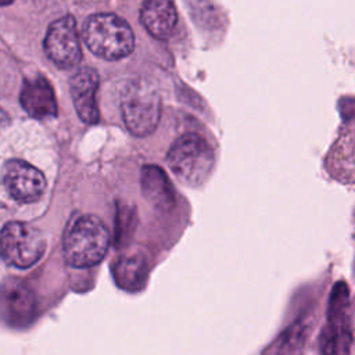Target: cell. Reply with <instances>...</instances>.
I'll return each instance as SVG.
<instances>
[{"label": "cell", "instance_id": "cell-2", "mask_svg": "<svg viewBox=\"0 0 355 355\" xmlns=\"http://www.w3.org/2000/svg\"><path fill=\"white\" fill-rule=\"evenodd\" d=\"M82 35L89 50L104 60L125 58L135 47V35L129 24L111 12L89 17Z\"/></svg>", "mask_w": 355, "mask_h": 355}, {"label": "cell", "instance_id": "cell-6", "mask_svg": "<svg viewBox=\"0 0 355 355\" xmlns=\"http://www.w3.org/2000/svg\"><path fill=\"white\" fill-rule=\"evenodd\" d=\"M348 306V288L337 283L331 291L327 308V322L320 336L322 355H349L352 333Z\"/></svg>", "mask_w": 355, "mask_h": 355}, {"label": "cell", "instance_id": "cell-1", "mask_svg": "<svg viewBox=\"0 0 355 355\" xmlns=\"http://www.w3.org/2000/svg\"><path fill=\"white\" fill-rule=\"evenodd\" d=\"M110 233L104 222L94 215L76 218L67 229L62 240L65 262L72 268H90L105 255Z\"/></svg>", "mask_w": 355, "mask_h": 355}, {"label": "cell", "instance_id": "cell-11", "mask_svg": "<svg viewBox=\"0 0 355 355\" xmlns=\"http://www.w3.org/2000/svg\"><path fill=\"white\" fill-rule=\"evenodd\" d=\"M3 309L6 320L12 326H24L36 311L33 293L24 283L10 282L3 287Z\"/></svg>", "mask_w": 355, "mask_h": 355}, {"label": "cell", "instance_id": "cell-12", "mask_svg": "<svg viewBox=\"0 0 355 355\" xmlns=\"http://www.w3.org/2000/svg\"><path fill=\"white\" fill-rule=\"evenodd\" d=\"M329 173L344 184H355V128L345 130L327 157Z\"/></svg>", "mask_w": 355, "mask_h": 355}, {"label": "cell", "instance_id": "cell-7", "mask_svg": "<svg viewBox=\"0 0 355 355\" xmlns=\"http://www.w3.org/2000/svg\"><path fill=\"white\" fill-rule=\"evenodd\" d=\"M44 51L60 68H72L80 61L82 50L73 17L65 15L49 26Z\"/></svg>", "mask_w": 355, "mask_h": 355}, {"label": "cell", "instance_id": "cell-3", "mask_svg": "<svg viewBox=\"0 0 355 355\" xmlns=\"http://www.w3.org/2000/svg\"><path fill=\"white\" fill-rule=\"evenodd\" d=\"M166 161L171 171L182 183L198 186L211 173L214 151L204 137L196 133H186L171 146Z\"/></svg>", "mask_w": 355, "mask_h": 355}, {"label": "cell", "instance_id": "cell-9", "mask_svg": "<svg viewBox=\"0 0 355 355\" xmlns=\"http://www.w3.org/2000/svg\"><path fill=\"white\" fill-rule=\"evenodd\" d=\"M98 89V75L93 68L78 69L71 80L69 90L79 118L89 125L98 122V108L96 103V93Z\"/></svg>", "mask_w": 355, "mask_h": 355}, {"label": "cell", "instance_id": "cell-8", "mask_svg": "<svg viewBox=\"0 0 355 355\" xmlns=\"http://www.w3.org/2000/svg\"><path fill=\"white\" fill-rule=\"evenodd\" d=\"M3 179L10 196L19 202L39 200L46 189L43 173L21 159H11L6 164Z\"/></svg>", "mask_w": 355, "mask_h": 355}, {"label": "cell", "instance_id": "cell-10", "mask_svg": "<svg viewBox=\"0 0 355 355\" xmlns=\"http://www.w3.org/2000/svg\"><path fill=\"white\" fill-rule=\"evenodd\" d=\"M19 101L32 118L44 119L57 115V101L53 87L43 76H35L24 82Z\"/></svg>", "mask_w": 355, "mask_h": 355}, {"label": "cell", "instance_id": "cell-5", "mask_svg": "<svg viewBox=\"0 0 355 355\" xmlns=\"http://www.w3.org/2000/svg\"><path fill=\"white\" fill-rule=\"evenodd\" d=\"M1 258L6 263L26 269L35 265L46 251L43 233L25 222H8L1 229Z\"/></svg>", "mask_w": 355, "mask_h": 355}, {"label": "cell", "instance_id": "cell-13", "mask_svg": "<svg viewBox=\"0 0 355 355\" xmlns=\"http://www.w3.org/2000/svg\"><path fill=\"white\" fill-rule=\"evenodd\" d=\"M178 21L172 0H146L140 10V22L157 39H166Z\"/></svg>", "mask_w": 355, "mask_h": 355}, {"label": "cell", "instance_id": "cell-14", "mask_svg": "<svg viewBox=\"0 0 355 355\" xmlns=\"http://www.w3.org/2000/svg\"><path fill=\"white\" fill-rule=\"evenodd\" d=\"M141 187L144 196L157 207L169 205L173 200V191L169 180L158 166L143 168Z\"/></svg>", "mask_w": 355, "mask_h": 355}, {"label": "cell", "instance_id": "cell-4", "mask_svg": "<svg viewBox=\"0 0 355 355\" xmlns=\"http://www.w3.org/2000/svg\"><path fill=\"white\" fill-rule=\"evenodd\" d=\"M121 111L128 130L135 136H148L161 118V97L146 80L133 79L121 93Z\"/></svg>", "mask_w": 355, "mask_h": 355}, {"label": "cell", "instance_id": "cell-15", "mask_svg": "<svg viewBox=\"0 0 355 355\" xmlns=\"http://www.w3.org/2000/svg\"><path fill=\"white\" fill-rule=\"evenodd\" d=\"M114 279L123 290H139L147 277V262L143 257H128L119 259L112 269Z\"/></svg>", "mask_w": 355, "mask_h": 355}]
</instances>
